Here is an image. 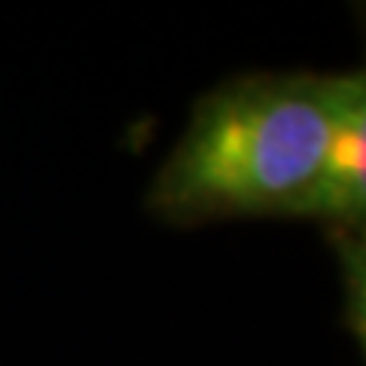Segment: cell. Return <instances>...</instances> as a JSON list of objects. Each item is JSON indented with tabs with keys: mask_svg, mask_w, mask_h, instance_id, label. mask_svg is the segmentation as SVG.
Here are the masks:
<instances>
[{
	"mask_svg": "<svg viewBox=\"0 0 366 366\" xmlns=\"http://www.w3.org/2000/svg\"><path fill=\"white\" fill-rule=\"evenodd\" d=\"M333 144L330 76L254 74L208 92L150 183L147 208L177 226L300 217Z\"/></svg>",
	"mask_w": 366,
	"mask_h": 366,
	"instance_id": "obj_1",
	"label": "cell"
},
{
	"mask_svg": "<svg viewBox=\"0 0 366 366\" xmlns=\"http://www.w3.org/2000/svg\"><path fill=\"white\" fill-rule=\"evenodd\" d=\"M333 144L324 177L300 217H317L336 232L366 235V67L330 76Z\"/></svg>",
	"mask_w": 366,
	"mask_h": 366,
	"instance_id": "obj_2",
	"label": "cell"
},
{
	"mask_svg": "<svg viewBox=\"0 0 366 366\" xmlns=\"http://www.w3.org/2000/svg\"><path fill=\"white\" fill-rule=\"evenodd\" d=\"M336 254L342 266V281H345L351 327L366 354V235L336 232Z\"/></svg>",
	"mask_w": 366,
	"mask_h": 366,
	"instance_id": "obj_3",
	"label": "cell"
}]
</instances>
